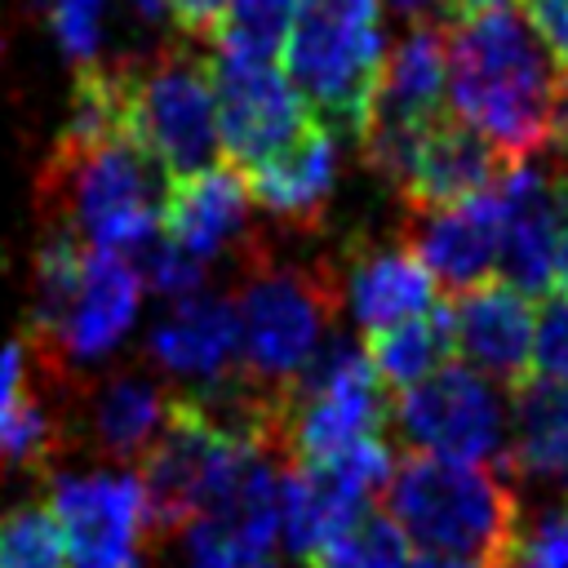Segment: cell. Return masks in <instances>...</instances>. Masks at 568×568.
I'll list each match as a JSON object with an SVG mask.
<instances>
[{
    "instance_id": "ba28073f",
    "label": "cell",
    "mask_w": 568,
    "mask_h": 568,
    "mask_svg": "<svg viewBox=\"0 0 568 568\" xmlns=\"http://www.w3.org/2000/svg\"><path fill=\"white\" fill-rule=\"evenodd\" d=\"M395 430L422 457L466 462V466H506L510 448V408L484 373L448 364L422 386L404 390L390 408Z\"/></svg>"
},
{
    "instance_id": "52a82bcc",
    "label": "cell",
    "mask_w": 568,
    "mask_h": 568,
    "mask_svg": "<svg viewBox=\"0 0 568 568\" xmlns=\"http://www.w3.org/2000/svg\"><path fill=\"white\" fill-rule=\"evenodd\" d=\"M390 408L368 351L333 337L280 404V457L288 466H324L386 426Z\"/></svg>"
},
{
    "instance_id": "8992f818",
    "label": "cell",
    "mask_w": 568,
    "mask_h": 568,
    "mask_svg": "<svg viewBox=\"0 0 568 568\" xmlns=\"http://www.w3.org/2000/svg\"><path fill=\"white\" fill-rule=\"evenodd\" d=\"M124 138L173 178L209 169L217 155L213 62L186 49H160L155 58H129Z\"/></svg>"
},
{
    "instance_id": "d590c367",
    "label": "cell",
    "mask_w": 568,
    "mask_h": 568,
    "mask_svg": "<svg viewBox=\"0 0 568 568\" xmlns=\"http://www.w3.org/2000/svg\"><path fill=\"white\" fill-rule=\"evenodd\" d=\"M564 151H568V80H564V93H559V111H555V138Z\"/></svg>"
},
{
    "instance_id": "ffe728a7",
    "label": "cell",
    "mask_w": 568,
    "mask_h": 568,
    "mask_svg": "<svg viewBox=\"0 0 568 568\" xmlns=\"http://www.w3.org/2000/svg\"><path fill=\"white\" fill-rule=\"evenodd\" d=\"M248 182L231 169V164H209L200 173L173 178L169 195H164V222L160 235L169 244H178L182 253H191L195 262H209L217 253H226L235 240H253L244 235L248 226Z\"/></svg>"
},
{
    "instance_id": "d4e9b609",
    "label": "cell",
    "mask_w": 568,
    "mask_h": 568,
    "mask_svg": "<svg viewBox=\"0 0 568 568\" xmlns=\"http://www.w3.org/2000/svg\"><path fill=\"white\" fill-rule=\"evenodd\" d=\"M0 568H67L62 528L49 501L22 497L0 506Z\"/></svg>"
},
{
    "instance_id": "ac0fdd59",
    "label": "cell",
    "mask_w": 568,
    "mask_h": 568,
    "mask_svg": "<svg viewBox=\"0 0 568 568\" xmlns=\"http://www.w3.org/2000/svg\"><path fill=\"white\" fill-rule=\"evenodd\" d=\"M506 169L510 164L475 129L444 115L422 133L408 160V173L399 182V195L413 213H435V209H453V204L488 195Z\"/></svg>"
},
{
    "instance_id": "44dd1931",
    "label": "cell",
    "mask_w": 568,
    "mask_h": 568,
    "mask_svg": "<svg viewBox=\"0 0 568 568\" xmlns=\"http://www.w3.org/2000/svg\"><path fill=\"white\" fill-rule=\"evenodd\" d=\"M337 142L342 138L315 120L293 146L248 173V195L280 222L315 226L337 186Z\"/></svg>"
},
{
    "instance_id": "4dcf8cb0",
    "label": "cell",
    "mask_w": 568,
    "mask_h": 568,
    "mask_svg": "<svg viewBox=\"0 0 568 568\" xmlns=\"http://www.w3.org/2000/svg\"><path fill=\"white\" fill-rule=\"evenodd\" d=\"M31 399V351L22 342H9L0 351V430L27 408Z\"/></svg>"
},
{
    "instance_id": "603a6c76",
    "label": "cell",
    "mask_w": 568,
    "mask_h": 568,
    "mask_svg": "<svg viewBox=\"0 0 568 568\" xmlns=\"http://www.w3.org/2000/svg\"><path fill=\"white\" fill-rule=\"evenodd\" d=\"M382 386L390 390H413L422 386L426 377H435L439 368H448L453 351H457V337H453V311L448 306H435L417 320H404L386 333H373L364 342Z\"/></svg>"
},
{
    "instance_id": "5b68a950",
    "label": "cell",
    "mask_w": 568,
    "mask_h": 568,
    "mask_svg": "<svg viewBox=\"0 0 568 568\" xmlns=\"http://www.w3.org/2000/svg\"><path fill=\"white\" fill-rule=\"evenodd\" d=\"M382 62V0H302L284 44V75L337 138H364Z\"/></svg>"
},
{
    "instance_id": "9c48e42d",
    "label": "cell",
    "mask_w": 568,
    "mask_h": 568,
    "mask_svg": "<svg viewBox=\"0 0 568 568\" xmlns=\"http://www.w3.org/2000/svg\"><path fill=\"white\" fill-rule=\"evenodd\" d=\"M44 501L62 528L67 568H146L155 532L142 475L111 466L49 470Z\"/></svg>"
},
{
    "instance_id": "cb8c5ba5",
    "label": "cell",
    "mask_w": 568,
    "mask_h": 568,
    "mask_svg": "<svg viewBox=\"0 0 568 568\" xmlns=\"http://www.w3.org/2000/svg\"><path fill=\"white\" fill-rule=\"evenodd\" d=\"M302 0H231L222 27H217V58L240 62H275L284 53L288 31L297 22Z\"/></svg>"
},
{
    "instance_id": "d6a6232c",
    "label": "cell",
    "mask_w": 568,
    "mask_h": 568,
    "mask_svg": "<svg viewBox=\"0 0 568 568\" xmlns=\"http://www.w3.org/2000/svg\"><path fill=\"white\" fill-rule=\"evenodd\" d=\"M164 9L186 36H217L231 0H164Z\"/></svg>"
},
{
    "instance_id": "8d00e7d4",
    "label": "cell",
    "mask_w": 568,
    "mask_h": 568,
    "mask_svg": "<svg viewBox=\"0 0 568 568\" xmlns=\"http://www.w3.org/2000/svg\"><path fill=\"white\" fill-rule=\"evenodd\" d=\"M124 4H129L142 22H160V18L169 13V9H164V0H124Z\"/></svg>"
},
{
    "instance_id": "e575fe53",
    "label": "cell",
    "mask_w": 568,
    "mask_h": 568,
    "mask_svg": "<svg viewBox=\"0 0 568 568\" xmlns=\"http://www.w3.org/2000/svg\"><path fill=\"white\" fill-rule=\"evenodd\" d=\"M555 293L568 297V213H564V231H559V257H555Z\"/></svg>"
},
{
    "instance_id": "4fadbf2b",
    "label": "cell",
    "mask_w": 568,
    "mask_h": 568,
    "mask_svg": "<svg viewBox=\"0 0 568 568\" xmlns=\"http://www.w3.org/2000/svg\"><path fill=\"white\" fill-rule=\"evenodd\" d=\"M151 359L178 377L182 395H209L231 382H240V315L235 297L217 293H191L178 297L164 320L151 328Z\"/></svg>"
},
{
    "instance_id": "74e56055",
    "label": "cell",
    "mask_w": 568,
    "mask_h": 568,
    "mask_svg": "<svg viewBox=\"0 0 568 568\" xmlns=\"http://www.w3.org/2000/svg\"><path fill=\"white\" fill-rule=\"evenodd\" d=\"M257 568H288V564H280V559H262Z\"/></svg>"
},
{
    "instance_id": "1f68e13d",
    "label": "cell",
    "mask_w": 568,
    "mask_h": 568,
    "mask_svg": "<svg viewBox=\"0 0 568 568\" xmlns=\"http://www.w3.org/2000/svg\"><path fill=\"white\" fill-rule=\"evenodd\" d=\"M524 18L555 53V62L568 67V0H524Z\"/></svg>"
},
{
    "instance_id": "3957f363",
    "label": "cell",
    "mask_w": 568,
    "mask_h": 568,
    "mask_svg": "<svg viewBox=\"0 0 568 568\" xmlns=\"http://www.w3.org/2000/svg\"><path fill=\"white\" fill-rule=\"evenodd\" d=\"M235 288L240 373L271 399H284L324 351V328L337 311V275L324 262H284L248 240Z\"/></svg>"
},
{
    "instance_id": "277c9868",
    "label": "cell",
    "mask_w": 568,
    "mask_h": 568,
    "mask_svg": "<svg viewBox=\"0 0 568 568\" xmlns=\"http://www.w3.org/2000/svg\"><path fill=\"white\" fill-rule=\"evenodd\" d=\"M160 164L142 155L129 138H111L98 146H67L53 142L40 195L49 209V226L71 231L84 248L102 253H142L164 222Z\"/></svg>"
},
{
    "instance_id": "d6986e66",
    "label": "cell",
    "mask_w": 568,
    "mask_h": 568,
    "mask_svg": "<svg viewBox=\"0 0 568 568\" xmlns=\"http://www.w3.org/2000/svg\"><path fill=\"white\" fill-rule=\"evenodd\" d=\"M173 395L142 373H115L80 390L75 430L106 462H146L169 426Z\"/></svg>"
},
{
    "instance_id": "f35d334b",
    "label": "cell",
    "mask_w": 568,
    "mask_h": 568,
    "mask_svg": "<svg viewBox=\"0 0 568 568\" xmlns=\"http://www.w3.org/2000/svg\"><path fill=\"white\" fill-rule=\"evenodd\" d=\"M497 568H528V564H519V559H510V564H497Z\"/></svg>"
},
{
    "instance_id": "7c38bea8",
    "label": "cell",
    "mask_w": 568,
    "mask_h": 568,
    "mask_svg": "<svg viewBox=\"0 0 568 568\" xmlns=\"http://www.w3.org/2000/svg\"><path fill=\"white\" fill-rule=\"evenodd\" d=\"M497 204H501V280H510L528 297L555 288L568 182L532 160L510 164L497 182Z\"/></svg>"
},
{
    "instance_id": "30bf717a",
    "label": "cell",
    "mask_w": 568,
    "mask_h": 568,
    "mask_svg": "<svg viewBox=\"0 0 568 568\" xmlns=\"http://www.w3.org/2000/svg\"><path fill=\"white\" fill-rule=\"evenodd\" d=\"M217 93V146L231 169H257L293 146L311 124V106L275 62H240L213 53Z\"/></svg>"
},
{
    "instance_id": "f546056e",
    "label": "cell",
    "mask_w": 568,
    "mask_h": 568,
    "mask_svg": "<svg viewBox=\"0 0 568 568\" xmlns=\"http://www.w3.org/2000/svg\"><path fill=\"white\" fill-rule=\"evenodd\" d=\"M519 555L528 568H568V501H555L532 524H524Z\"/></svg>"
},
{
    "instance_id": "7a4b0ae2",
    "label": "cell",
    "mask_w": 568,
    "mask_h": 568,
    "mask_svg": "<svg viewBox=\"0 0 568 568\" xmlns=\"http://www.w3.org/2000/svg\"><path fill=\"white\" fill-rule=\"evenodd\" d=\"M386 515L422 555H448L470 568L519 559L524 515L506 466H466L413 453L386 484Z\"/></svg>"
},
{
    "instance_id": "6da1fadb",
    "label": "cell",
    "mask_w": 568,
    "mask_h": 568,
    "mask_svg": "<svg viewBox=\"0 0 568 568\" xmlns=\"http://www.w3.org/2000/svg\"><path fill=\"white\" fill-rule=\"evenodd\" d=\"M564 75L524 13H493L448 36V106L506 164H528L555 138Z\"/></svg>"
},
{
    "instance_id": "484cf974",
    "label": "cell",
    "mask_w": 568,
    "mask_h": 568,
    "mask_svg": "<svg viewBox=\"0 0 568 568\" xmlns=\"http://www.w3.org/2000/svg\"><path fill=\"white\" fill-rule=\"evenodd\" d=\"M315 568H417V546L386 510H368L315 559Z\"/></svg>"
},
{
    "instance_id": "836d02e7",
    "label": "cell",
    "mask_w": 568,
    "mask_h": 568,
    "mask_svg": "<svg viewBox=\"0 0 568 568\" xmlns=\"http://www.w3.org/2000/svg\"><path fill=\"white\" fill-rule=\"evenodd\" d=\"M515 0H444L448 18H457L462 27L466 22H479V18H493V13H510Z\"/></svg>"
},
{
    "instance_id": "8fae6325",
    "label": "cell",
    "mask_w": 568,
    "mask_h": 568,
    "mask_svg": "<svg viewBox=\"0 0 568 568\" xmlns=\"http://www.w3.org/2000/svg\"><path fill=\"white\" fill-rule=\"evenodd\" d=\"M138 306H142V275H138V266L129 257H120V253L89 248L80 288H75L58 333L44 346H31L40 368L53 382H67L71 364L102 359L106 351H115L129 337V328L138 320Z\"/></svg>"
},
{
    "instance_id": "9a60e30c",
    "label": "cell",
    "mask_w": 568,
    "mask_h": 568,
    "mask_svg": "<svg viewBox=\"0 0 568 568\" xmlns=\"http://www.w3.org/2000/svg\"><path fill=\"white\" fill-rule=\"evenodd\" d=\"M532 328L537 311L524 288L510 280H488L457 297L453 306V337L466 368L484 373L488 382L524 386L532 373Z\"/></svg>"
},
{
    "instance_id": "83f0119b",
    "label": "cell",
    "mask_w": 568,
    "mask_h": 568,
    "mask_svg": "<svg viewBox=\"0 0 568 568\" xmlns=\"http://www.w3.org/2000/svg\"><path fill=\"white\" fill-rule=\"evenodd\" d=\"M138 275H142V284H151L155 293H169V297L178 302V297L200 293V284H204V262H195L191 253H182L178 244H169L164 235H155V240L138 253Z\"/></svg>"
},
{
    "instance_id": "4316f807",
    "label": "cell",
    "mask_w": 568,
    "mask_h": 568,
    "mask_svg": "<svg viewBox=\"0 0 568 568\" xmlns=\"http://www.w3.org/2000/svg\"><path fill=\"white\" fill-rule=\"evenodd\" d=\"M102 9L106 0H49V27L62 44V53L80 67L98 62L102 49Z\"/></svg>"
},
{
    "instance_id": "e0dca14e",
    "label": "cell",
    "mask_w": 568,
    "mask_h": 568,
    "mask_svg": "<svg viewBox=\"0 0 568 568\" xmlns=\"http://www.w3.org/2000/svg\"><path fill=\"white\" fill-rule=\"evenodd\" d=\"M408 248L417 253V262L430 271V280L448 293H470L479 284L493 280V271L501 266V204H497V186L479 200L453 204V209H435V213H417Z\"/></svg>"
},
{
    "instance_id": "2e32d148",
    "label": "cell",
    "mask_w": 568,
    "mask_h": 568,
    "mask_svg": "<svg viewBox=\"0 0 568 568\" xmlns=\"http://www.w3.org/2000/svg\"><path fill=\"white\" fill-rule=\"evenodd\" d=\"M448 98V31L417 18L382 62L364 133H426L444 120Z\"/></svg>"
},
{
    "instance_id": "5bb4252c",
    "label": "cell",
    "mask_w": 568,
    "mask_h": 568,
    "mask_svg": "<svg viewBox=\"0 0 568 568\" xmlns=\"http://www.w3.org/2000/svg\"><path fill=\"white\" fill-rule=\"evenodd\" d=\"M333 275H337V302L368 337L435 311V280L404 240L355 244L342 253Z\"/></svg>"
},
{
    "instance_id": "f1b7e54d",
    "label": "cell",
    "mask_w": 568,
    "mask_h": 568,
    "mask_svg": "<svg viewBox=\"0 0 568 568\" xmlns=\"http://www.w3.org/2000/svg\"><path fill=\"white\" fill-rule=\"evenodd\" d=\"M532 373L546 382H568V297H550L532 328Z\"/></svg>"
},
{
    "instance_id": "7402d4cb",
    "label": "cell",
    "mask_w": 568,
    "mask_h": 568,
    "mask_svg": "<svg viewBox=\"0 0 568 568\" xmlns=\"http://www.w3.org/2000/svg\"><path fill=\"white\" fill-rule=\"evenodd\" d=\"M510 475L568 493V382L528 377L510 404Z\"/></svg>"
}]
</instances>
